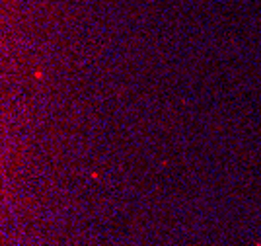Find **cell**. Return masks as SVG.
I'll list each match as a JSON object with an SVG mask.
<instances>
[{"label": "cell", "instance_id": "cell-1", "mask_svg": "<svg viewBox=\"0 0 261 246\" xmlns=\"http://www.w3.org/2000/svg\"><path fill=\"white\" fill-rule=\"evenodd\" d=\"M257 246H261V242H259V244H257Z\"/></svg>", "mask_w": 261, "mask_h": 246}]
</instances>
